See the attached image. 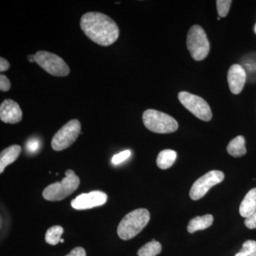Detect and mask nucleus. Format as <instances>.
Here are the masks:
<instances>
[{"label":"nucleus","mask_w":256,"mask_h":256,"mask_svg":"<svg viewBox=\"0 0 256 256\" xmlns=\"http://www.w3.org/2000/svg\"><path fill=\"white\" fill-rule=\"evenodd\" d=\"M227 78L230 92L237 95L244 88L246 80V74L242 66L234 64L229 68Z\"/></svg>","instance_id":"12"},{"label":"nucleus","mask_w":256,"mask_h":256,"mask_svg":"<svg viewBox=\"0 0 256 256\" xmlns=\"http://www.w3.org/2000/svg\"><path fill=\"white\" fill-rule=\"evenodd\" d=\"M150 220V214L146 208H138L130 212L121 220L118 227L120 238L124 240L134 238L146 228Z\"/></svg>","instance_id":"2"},{"label":"nucleus","mask_w":256,"mask_h":256,"mask_svg":"<svg viewBox=\"0 0 256 256\" xmlns=\"http://www.w3.org/2000/svg\"><path fill=\"white\" fill-rule=\"evenodd\" d=\"M35 62L47 73L54 76L64 77L70 73V68L63 58L50 52L40 50L34 54Z\"/></svg>","instance_id":"6"},{"label":"nucleus","mask_w":256,"mask_h":256,"mask_svg":"<svg viewBox=\"0 0 256 256\" xmlns=\"http://www.w3.org/2000/svg\"><path fill=\"white\" fill-rule=\"evenodd\" d=\"M82 130L80 121L74 119L60 128L52 140L54 150L60 152L67 149L76 140Z\"/></svg>","instance_id":"7"},{"label":"nucleus","mask_w":256,"mask_h":256,"mask_svg":"<svg viewBox=\"0 0 256 256\" xmlns=\"http://www.w3.org/2000/svg\"><path fill=\"white\" fill-rule=\"evenodd\" d=\"M178 154L172 150H164L160 152L156 158V164L161 170L169 169L174 164Z\"/></svg>","instance_id":"16"},{"label":"nucleus","mask_w":256,"mask_h":256,"mask_svg":"<svg viewBox=\"0 0 256 256\" xmlns=\"http://www.w3.org/2000/svg\"><path fill=\"white\" fill-rule=\"evenodd\" d=\"M250 256H256V254H252V255Z\"/></svg>","instance_id":"31"},{"label":"nucleus","mask_w":256,"mask_h":256,"mask_svg":"<svg viewBox=\"0 0 256 256\" xmlns=\"http://www.w3.org/2000/svg\"><path fill=\"white\" fill-rule=\"evenodd\" d=\"M107 194L100 191L82 194L70 202V205L77 210H90L94 207L102 206L107 202Z\"/></svg>","instance_id":"10"},{"label":"nucleus","mask_w":256,"mask_h":256,"mask_svg":"<svg viewBox=\"0 0 256 256\" xmlns=\"http://www.w3.org/2000/svg\"><path fill=\"white\" fill-rule=\"evenodd\" d=\"M22 148L18 144H13L6 148L0 154V173L2 174L5 168L18 160L21 154Z\"/></svg>","instance_id":"13"},{"label":"nucleus","mask_w":256,"mask_h":256,"mask_svg":"<svg viewBox=\"0 0 256 256\" xmlns=\"http://www.w3.org/2000/svg\"><path fill=\"white\" fill-rule=\"evenodd\" d=\"M80 28L92 41L102 46L112 45L119 37L117 24L100 12H88L82 15Z\"/></svg>","instance_id":"1"},{"label":"nucleus","mask_w":256,"mask_h":256,"mask_svg":"<svg viewBox=\"0 0 256 256\" xmlns=\"http://www.w3.org/2000/svg\"><path fill=\"white\" fill-rule=\"evenodd\" d=\"M214 222L213 216L206 214L202 216H196L192 218L188 224V233L193 234L197 230H204L210 228Z\"/></svg>","instance_id":"15"},{"label":"nucleus","mask_w":256,"mask_h":256,"mask_svg":"<svg viewBox=\"0 0 256 256\" xmlns=\"http://www.w3.org/2000/svg\"><path fill=\"white\" fill-rule=\"evenodd\" d=\"M186 45L192 58L195 60H202L208 56L210 44L204 30L198 25L190 28L186 38Z\"/></svg>","instance_id":"5"},{"label":"nucleus","mask_w":256,"mask_h":256,"mask_svg":"<svg viewBox=\"0 0 256 256\" xmlns=\"http://www.w3.org/2000/svg\"><path fill=\"white\" fill-rule=\"evenodd\" d=\"M143 124L151 132L166 134L178 130V122L169 114L148 109L142 114Z\"/></svg>","instance_id":"4"},{"label":"nucleus","mask_w":256,"mask_h":256,"mask_svg":"<svg viewBox=\"0 0 256 256\" xmlns=\"http://www.w3.org/2000/svg\"><path fill=\"white\" fill-rule=\"evenodd\" d=\"M28 62H32V63H34V62H35L34 55L28 56Z\"/></svg>","instance_id":"28"},{"label":"nucleus","mask_w":256,"mask_h":256,"mask_svg":"<svg viewBox=\"0 0 256 256\" xmlns=\"http://www.w3.org/2000/svg\"><path fill=\"white\" fill-rule=\"evenodd\" d=\"M10 65L9 62H8L3 57L0 58V72H4L8 70L10 68Z\"/></svg>","instance_id":"27"},{"label":"nucleus","mask_w":256,"mask_h":256,"mask_svg":"<svg viewBox=\"0 0 256 256\" xmlns=\"http://www.w3.org/2000/svg\"><path fill=\"white\" fill-rule=\"evenodd\" d=\"M66 256H86V252L84 248L77 247L73 249L68 255Z\"/></svg>","instance_id":"26"},{"label":"nucleus","mask_w":256,"mask_h":256,"mask_svg":"<svg viewBox=\"0 0 256 256\" xmlns=\"http://www.w3.org/2000/svg\"><path fill=\"white\" fill-rule=\"evenodd\" d=\"M246 226L250 229L256 228V212H254L250 216L246 218L245 222Z\"/></svg>","instance_id":"25"},{"label":"nucleus","mask_w":256,"mask_h":256,"mask_svg":"<svg viewBox=\"0 0 256 256\" xmlns=\"http://www.w3.org/2000/svg\"><path fill=\"white\" fill-rule=\"evenodd\" d=\"M227 152L230 156L234 158H240L246 154V148L244 138L242 136H239L232 140L227 146Z\"/></svg>","instance_id":"17"},{"label":"nucleus","mask_w":256,"mask_h":256,"mask_svg":"<svg viewBox=\"0 0 256 256\" xmlns=\"http://www.w3.org/2000/svg\"><path fill=\"white\" fill-rule=\"evenodd\" d=\"M162 252V245L160 242L152 240L143 246L138 252V256H156Z\"/></svg>","instance_id":"18"},{"label":"nucleus","mask_w":256,"mask_h":256,"mask_svg":"<svg viewBox=\"0 0 256 256\" xmlns=\"http://www.w3.org/2000/svg\"><path fill=\"white\" fill-rule=\"evenodd\" d=\"M64 233V228L60 226H54L47 230L45 240L50 245H57L62 240V236Z\"/></svg>","instance_id":"19"},{"label":"nucleus","mask_w":256,"mask_h":256,"mask_svg":"<svg viewBox=\"0 0 256 256\" xmlns=\"http://www.w3.org/2000/svg\"><path fill=\"white\" fill-rule=\"evenodd\" d=\"M10 88H11V84L9 79L6 78V76L2 74L0 76V90L1 92H6L10 90Z\"/></svg>","instance_id":"24"},{"label":"nucleus","mask_w":256,"mask_h":256,"mask_svg":"<svg viewBox=\"0 0 256 256\" xmlns=\"http://www.w3.org/2000/svg\"><path fill=\"white\" fill-rule=\"evenodd\" d=\"M130 154L131 152L130 150L121 152L114 156V158H112V163L114 164H118L130 158Z\"/></svg>","instance_id":"22"},{"label":"nucleus","mask_w":256,"mask_h":256,"mask_svg":"<svg viewBox=\"0 0 256 256\" xmlns=\"http://www.w3.org/2000/svg\"><path fill=\"white\" fill-rule=\"evenodd\" d=\"M256 252V242L248 240L242 244V248L235 256H250Z\"/></svg>","instance_id":"20"},{"label":"nucleus","mask_w":256,"mask_h":256,"mask_svg":"<svg viewBox=\"0 0 256 256\" xmlns=\"http://www.w3.org/2000/svg\"><path fill=\"white\" fill-rule=\"evenodd\" d=\"M66 176L60 182L48 185L44 190L42 195L48 201H62L73 194L80 184V178L73 170H68Z\"/></svg>","instance_id":"3"},{"label":"nucleus","mask_w":256,"mask_h":256,"mask_svg":"<svg viewBox=\"0 0 256 256\" xmlns=\"http://www.w3.org/2000/svg\"><path fill=\"white\" fill-rule=\"evenodd\" d=\"M26 150L30 152L34 153L36 152L38 150V148L40 146V141L34 138L28 140V142H26Z\"/></svg>","instance_id":"23"},{"label":"nucleus","mask_w":256,"mask_h":256,"mask_svg":"<svg viewBox=\"0 0 256 256\" xmlns=\"http://www.w3.org/2000/svg\"><path fill=\"white\" fill-rule=\"evenodd\" d=\"M64 242V239L62 238V240H60V242Z\"/></svg>","instance_id":"30"},{"label":"nucleus","mask_w":256,"mask_h":256,"mask_svg":"<svg viewBox=\"0 0 256 256\" xmlns=\"http://www.w3.org/2000/svg\"><path fill=\"white\" fill-rule=\"evenodd\" d=\"M178 98L184 107L186 108L198 119L206 122L212 120V112L210 106L207 104L206 101L200 96L182 92L178 94Z\"/></svg>","instance_id":"8"},{"label":"nucleus","mask_w":256,"mask_h":256,"mask_svg":"<svg viewBox=\"0 0 256 256\" xmlns=\"http://www.w3.org/2000/svg\"><path fill=\"white\" fill-rule=\"evenodd\" d=\"M254 31H255L256 33V24L255 25V28H254Z\"/></svg>","instance_id":"29"},{"label":"nucleus","mask_w":256,"mask_h":256,"mask_svg":"<svg viewBox=\"0 0 256 256\" xmlns=\"http://www.w3.org/2000/svg\"><path fill=\"white\" fill-rule=\"evenodd\" d=\"M224 174L218 170H212L198 178L190 190L192 200H198L206 194L210 188L223 181Z\"/></svg>","instance_id":"9"},{"label":"nucleus","mask_w":256,"mask_h":256,"mask_svg":"<svg viewBox=\"0 0 256 256\" xmlns=\"http://www.w3.org/2000/svg\"><path fill=\"white\" fill-rule=\"evenodd\" d=\"M0 119L4 124H16L22 119V111L18 102L6 99L0 106Z\"/></svg>","instance_id":"11"},{"label":"nucleus","mask_w":256,"mask_h":256,"mask_svg":"<svg viewBox=\"0 0 256 256\" xmlns=\"http://www.w3.org/2000/svg\"><path fill=\"white\" fill-rule=\"evenodd\" d=\"M256 212V188L248 192L239 208L242 216L248 218Z\"/></svg>","instance_id":"14"},{"label":"nucleus","mask_w":256,"mask_h":256,"mask_svg":"<svg viewBox=\"0 0 256 256\" xmlns=\"http://www.w3.org/2000/svg\"><path fill=\"white\" fill-rule=\"evenodd\" d=\"M232 3V1L230 0H217V11L220 18H225L227 16Z\"/></svg>","instance_id":"21"}]
</instances>
